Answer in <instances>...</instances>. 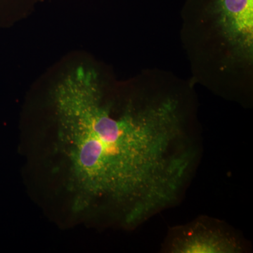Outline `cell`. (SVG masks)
<instances>
[{
	"label": "cell",
	"instance_id": "1",
	"mask_svg": "<svg viewBox=\"0 0 253 253\" xmlns=\"http://www.w3.org/2000/svg\"><path fill=\"white\" fill-rule=\"evenodd\" d=\"M51 98L76 207L133 229L182 201L203 144L176 96L129 101L117 113L94 71L81 66Z\"/></svg>",
	"mask_w": 253,
	"mask_h": 253
},
{
	"label": "cell",
	"instance_id": "2",
	"mask_svg": "<svg viewBox=\"0 0 253 253\" xmlns=\"http://www.w3.org/2000/svg\"><path fill=\"white\" fill-rule=\"evenodd\" d=\"M166 253H244L251 244L225 221L207 215L172 226L161 246Z\"/></svg>",
	"mask_w": 253,
	"mask_h": 253
},
{
	"label": "cell",
	"instance_id": "3",
	"mask_svg": "<svg viewBox=\"0 0 253 253\" xmlns=\"http://www.w3.org/2000/svg\"><path fill=\"white\" fill-rule=\"evenodd\" d=\"M208 7L231 44L245 56L252 57L253 0H211Z\"/></svg>",
	"mask_w": 253,
	"mask_h": 253
}]
</instances>
